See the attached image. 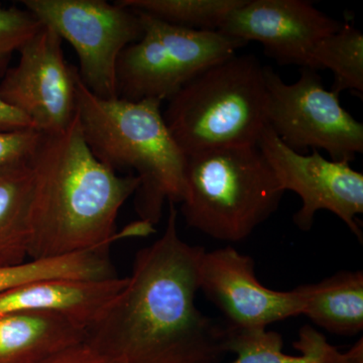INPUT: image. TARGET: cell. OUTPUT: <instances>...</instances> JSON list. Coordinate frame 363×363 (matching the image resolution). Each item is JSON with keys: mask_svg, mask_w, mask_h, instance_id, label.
Returning <instances> with one entry per match:
<instances>
[{"mask_svg": "<svg viewBox=\"0 0 363 363\" xmlns=\"http://www.w3.org/2000/svg\"><path fill=\"white\" fill-rule=\"evenodd\" d=\"M169 205L164 233L136 253L125 286L85 342L116 363H222L225 326L195 303L205 248L182 240L178 210Z\"/></svg>", "mask_w": 363, "mask_h": 363, "instance_id": "cell-1", "label": "cell"}, {"mask_svg": "<svg viewBox=\"0 0 363 363\" xmlns=\"http://www.w3.org/2000/svg\"><path fill=\"white\" fill-rule=\"evenodd\" d=\"M30 162V259L111 247L123 238V233H116L117 216L140 188V178L117 175L93 155L77 113L67 130L43 133Z\"/></svg>", "mask_w": 363, "mask_h": 363, "instance_id": "cell-2", "label": "cell"}, {"mask_svg": "<svg viewBox=\"0 0 363 363\" xmlns=\"http://www.w3.org/2000/svg\"><path fill=\"white\" fill-rule=\"evenodd\" d=\"M77 118L85 142L107 167L133 169L140 180L135 209L140 220L156 225L164 202L186 196L187 156L169 133L162 101L104 99L88 90L75 68Z\"/></svg>", "mask_w": 363, "mask_h": 363, "instance_id": "cell-3", "label": "cell"}, {"mask_svg": "<svg viewBox=\"0 0 363 363\" xmlns=\"http://www.w3.org/2000/svg\"><path fill=\"white\" fill-rule=\"evenodd\" d=\"M164 121L186 156L257 145L267 128L264 66L234 55L198 74L168 100Z\"/></svg>", "mask_w": 363, "mask_h": 363, "instance_id": "cell-4", "label": "cell"}, {"mask_svg": "<svg viewBox=\"0 0 363 363\" xmlns=\"http://www.w3.org/2000/svg\"><path fill=\"white\" fill-rule=\"evenodd\" d=\"M284 194L257 145H231L187 157L181 211L188 226L240 242L278 210Z\"/></svg>", "mask_w": 363, "mask_h": 363, "instance_id": "cell-5", "label": "cell"}, {"mask_svg": "<svg viewBox=\"0 0 363 363\" xmlns=\"http://www.w3.org/2000/svg\"><path fill=\"white\" fill-rule=\"evenodd\" d=\"M138 13L142 38L126 47L116 63L117 92L123 99L169 100L198 74L242 47L218 32L179 28Z\"/></svg>", "mask_w": 363, "mask_h": 363, "instance_id": "cell-6", "label": "cell"}, {"mask_svg": "<svg viewBox=\"0 0 363 363\" xmlns=\"http://www.w3.org/2000/svg\"><path fill=\"white\" fill-rule=\"evenodd\" d=\"M26 11L75 50L78 73L97 97H118L116 63L121 52L143 33L135 9L104 0H23Z\"/></svg>", "mask_w": 363, "mask_h": 363, "instance_id": "cell-7", "label": "cell"}, {"mask_svg": "<svg viewBox=\"0 0 363 363\" xmlns=\"http://www.w3.org/2000/svg\"><path fill=\"white\" fill-rule=\"evenodd\" d=\"M267 123L286 147L301 152L324 150L333 161L350 162L363 152V124L341 106L338 95L325 89L317 72L302 68L286 84L264 66Z\"/></svg>", "mask_w": 363, "mask_h": 363, "instance_id": "cell-8", "label": "cell"}, {"mask_svg": "<svg viewBox=\"0 0 363 363\" xmlns=\"http://www.w3.org/2000/svg\"><path fill=\"white\" fill-rule=\"evenodd\" d=\"M257 147L271 164L284 191H293L302 205L294 214V223L309 231L320 210L335 214L362 243L357 215L363 213V175L350 162L333 161L316 150L303 155L286 147L267 126Z\"/></svg>", "mask_w": 363, "mask_h": 363, "instance_id": "cell-9", "label": "cell"}, {"mask_svg": "<svg viewBox=\"0 0 363 363\" xmlns=\"http://www.w3.org/2000/svg\"><path fill=\"white\" fill-rule=\"evenodd\" d=\"M62 43L58 33L42 26L0 80V99L44 135L67 130L77 112L75 67L67 63Z\"/></svg>", "mask_w": 363, "mask_h": 363, "instance_id": "cell-10", "label": "cell"}, {"mask_svg": "<svg viewBox=\"0 0 363 363\" xmlns=\"http://www.w3.org/2000/svg\"><path fill=\"white\" fill-rule=\"evenodd\" d=\"M341 25L304 0H245L217 32L242 47L252 40L260 43L281 65L313 70L318 43Z\"/></svg>", "mask_w": 363, "mask_h": 363, "instance_id": "cell-11", "label": "cell"}, {"mask_svg": "<svg viewBox=\"0 0 363 363\" xmlns=\"http://www.w3.org/2000/svg\"><path fill=\"white\" fill-rule=\"evenodd\" d=\"M199 291L223 313L228 326L267 327L302 315L295 289L279 292L262 285L255 260L231 247L203 253Z\"/></svg>", "mask_w": 363, "mask_h": 363, "instance_id": "cell-12", "label": "cell"}, {"mask_svg": "<svg viewBox=\"0 0 363 363\" xmlns=\"http://www.w3.org/2000/svg\"><path fill=\"white\" fill-rule=\"evenodd\" d=\"M128 278L52 279L0 294V316L44 312L65 316L85 330L125 286Z\"/></svg>", "mask_w": 363, "mask_h": 363, "instance_id": "cell-13", "label": "cell"}, {"mask_svg": "<svg viewBox=\"0 0 363 363\" xmlns=\"http://www.w3.org/2000/svg\"><path fill=\"white\" fill-rule=\"evenodd\" d=\"M85 339V329L62 315H4L0 316V363H45Z\"/></svg>", "mask_w": 363, "mask_h": 363, "instance_id": "cell-14", "label": "cell"}, {"mask_svg": "<svg viewBox=\"0 0 363 363\" xmlns=\"http://www.w3.org/2000/svg\"><path fill=\"white\" fill-rule=\"evenodd\" d=\"M302 298V315L339 336L363 330V272L341 271L317 284L295 288Z\"/></svg>", "mask_w": 363, "mask_h": 363, "instance_id": "cell-15", "label": "cell"}, {"mask_svg": "<svg viewBox=\"0 0 363 363\" xmlns=\"http://www.w3.org/2000/svg\"><path fill=\"white\" fill-rule=\"evenodd\" d=\"M33 182L30 162L0 168V267L28 259Z\"/></svg>", "mask_w": 363, "mask_h": 363, "instance_id": "cell-16", "label": "cell"}, {"mask_svg": "<svg viewBox=\"0 0 363 363\" xmlns=\"http://www.w3.org/2000/svg\"><path fill=\"white\" fill-rule=\"evenodd\" d=\"M109 248L0 267V294L45 279L116 278L118 276L112 264Z\"/></svg>", "mask_w": 363, "mask_h": 363, "instance_id": "cell-17", "label": "cell"}, {"mask_svg": "<svg viewBox=\"0 0 363 363\" xmlns=\"http://www.w3.org/2000/svg\"><path fill=\"white\" fill-rule=\"evenodd\" d=\"M328 69L334 76L331 92L353 90L363 93V35L351 23L341 25L325 37L313 54V70Z\"/></svg>", "mask_w": 363, "mask_h": 363, "instance_id": "cell-18", "label": "cell"}, {"mask_svg": "<svg viewBox=\"0 0 363 363\" xmlns=\"http://www.w3.org/2000/svg\"><path fill=\"white\" fill-rule=\"evenodd\" d=\"M119 2L169 25L217 32L227 16L245 0H119Z\"/></svg>", "mask_w": 363, "mask_h": 363, "instance_id": "cell-19", "label": "cell"}, {"mask_svg": "<svg viewBox=\"0 0 363 363\" xmlns=\"http://www.w3.org/2000/svg\"><path fill=\"white\" fill-rule=\"evenodd\" d=\"M224 347L236 354L229 363H317L314 353L305 348L298 350L300 355L286 354L281 334L267 331V327L225 325Z\"/></svg>", "mask_w": 363, "mask_h": 363, "instance_id": "cell-20", "label": "cell"}, {"mask_svg": "<svg viewBox=\"0 0 363 363\" xmlns=\"http://www.w3.org/2000/svg\"><path fill=\"white\" fill-rule=\"evenodd\" d=\"M42 26L25 7L0 4V80L9 70L14 52H20Z\"/></svg>", "mask_w": 363, "mask_h": 363, "instance_id": "cell-21", "label": "cell"}, {"mask_svg": "<svg viewBox=\"0 0 363 363\" xmlns=\"http://www.w3.org/2000/svg\"><path fill=\"white\" fill-rule=\"evenodd\" d=\"M42 138L35 128L0 130V168L30 162Z\"/></svg>", "mask_w": 363, "mask_h": 363, "instance_id": "cell-22", "label": "cell"}, {"mask_svg": "<svg viewBox=\"0 0 363 363\" xmlns=\"http://www.w3.org/2000/svg\"><path fill=\"white\" fill-rule=\"evenodd\" d=\"M45 363H116L87 343L83 342L60 353Z\"/></svg>", "mask_w": 363, "mask_h": 363, "instance_id": "cell-23", "label": "cell"}, {"mask_svg": "<svg viewBox=\"0 0 363 363\" xmlns=\"http://www.w3.org/2000/svg\"><path fill=\"white\" fill-rule=\"evenodd\" d=\"M21 128H35L28 117L0 99V130H21Z\"/></svg>", "mask_w": 363, "mask_h": 363, "instance_id": "cell-24", "label": "cell"}]
</instances>
